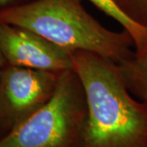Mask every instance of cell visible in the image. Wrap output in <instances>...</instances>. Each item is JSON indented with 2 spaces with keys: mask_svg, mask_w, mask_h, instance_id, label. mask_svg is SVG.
<instances>
[{
  "mask_svg": "<svg viewBox=\"0 0 147 147\" xmlns=\"http://www.w3.org/2000/svg\"><path fill=\"white\" fill-rule=\"evenodd\" d=\"M6 65H7V63H6L5 59H4L3 53H2V51L0 49V73H1L2 69H3V68ZM0 137H1V133H0Z\"/></svg>",
  "mask_w": 147,
  "mask_h": 147,
  "instance_id": "30bf717a",
  "label": "cell"
},
{
  "mask_svg": "<svg viewBox=\"0 0 147 147\" xmlns=\"http://www.w3.org/2000/svg\"><path fill=\"white\" fill-rule=\"evenodd\" d=\"M0 49L7 65L58 72L73 69V51L22 27L0 22Z\"/></svg>",
  "mask_w": 147,
  "mask_h": 147,
  "instance_id": "5b68a950",
  "label": "cell"
},
{
  "mask_svg": "<svg viewBox=\"0 0 147 147\" xmlns=\"http://www.w3.org/2000/svg\"><path fill=\"white\" fill-rule=\"evenodd\" d=\"M73 62L88 106L80 147H147V105L127 89L118 64L85 51H74Z\"/></svg>",
  "mask_w": 147,
  "mask_h": 147,
  "instance_id": "6da1fadb",
  "label": "cell"
},
{
  "mask_svg": "<svg viewBox=\"0 0 147 147\" xmlns=\"http://www.w3.org/2000/svg\"><path fill=\"white\" fill-rule=\"evenodd\" d=\"M0 22L22 27L70 51H85L117 64L135 56L133 40L123 31L105 28L81 0H34L0 9Z\"/></svg>",
  "mask_w": 147,
  "mask_h": 147,
  "instance_id": "7a4b0ae2",
  "label": "cell"
},
{
  "mask_svg": "<svg viewBox=\"0 0 147 147\" xmlns=\"http://www.w3.org/2000/svg\"><path fill=\"white\" fill-rule=\"evenodd\" d=\"M105 15L118 22L123 30L132 38L135 55L143 57L147 55V27L143 26L124 14L113 0H88Z\"/></svg>",
  "mask_w": 147,
  "mask_h": 147,
  "instance_id": "8992f818",
  "label": "cell"
},
{
  "mask_svg": "<svg viewBox=\"0 0 147 147\" xmlns=\"http://www.w3.org/2000/svg\"><path fill=\"white\" fill-rule=\"evenodd\" d=\"M62 72L6 65L0 73L1 137L53 97Z\"/></svg>",
  "mask_w": 147,
  "mask_h": 147,
  "instance_id": "277c9868",
  "label": "cell"
},
{
  "mask_svg": "<svg viewBox=\"0 0 147 147\" xmlns=\"http://www.w3.org/2000/svg\"><path fill=\"white\" fill-rule=\"evenodd\" d=\"M87 114L81 80L65 70L53 97L0 137V147H80Z\"/></svg>",
  "mask_w": 147,
  "mask_h": 147,
  "instance_id": "3957f363",
  "label": "cell"
},
{
  "mask_svg": "<svg viewBox=\"0 0 147 147\" xmlns=\"http://www.w3.org/2000/svg\"><path fill=\"white\" fill-rule=\"evenodd\" d=\"M34 0H0V9H5L23 5Z\"/></svg>",
  "mask_w": 147,
  "mask_h": 147,
  "instance_id": "9c48e42d",
  "label": "cell"
},
{
  "mask_svg": "<svg viewBox=\"0 0 147 147\" xmlns=\"http://www.w3.org/2000/svg\"><path fill=\"white\" fill-rule=\"evenodd\" d=\"M130 19L147 27V0H113Z\"/></svg>",
  "mask_w": 147,
  "mask_h": 147,
  "instance_id": "ba28073f",
  "label": "cell"
},
{
  "mask_svg": "<svg viewBox=\"0 0 147 147\" xmlns=\"http://www.w3.org/2000/svg\"><path fill=\"white\" fill-rule=\"evenodd\" d=\"M127 89L147 105V55L133 57L118 64Z\"/></svg>",
  "mask_w": 147,
  "mask_h": 147,
  "instance_id": "52a82bcc",
  "label": "cell"
}]
</instances>
